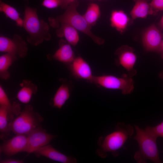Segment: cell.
Here are the masks:
<instances>
[{
	"mask_svg": "<svg viewBox=\"0 0 163 163\" xmlns=\"http://www.w3.org/2000/svg\"><path fill=\"white\" fill-rule=\"evenodd\" d=\"M134 132L133 127L129 124L118 123L113 132L99 138L97 142L98 148L96 150V154L102 158L106 157L108 152L111 153L114 157L118 156V151L123 147Z\"/></svg>",
	"mask_w": 163,
	"mask_h": 163,
	"instance_id": "cell-1",
	"label": "cell"
},
{
	"mask_svg": "<svg viewBox=\"0 0 163 163\" xmlns=\"http://www.w3.org/2000/svg\"><path fill=\"white\" fill-rule=\"evenodd\" d=\"M78 2L77 0L69 5L65 12L56 18L50 17L48 18L50 26L54 28H58L61 23L69 24L89 37L93 41L99 45L103 44L104 39L94 34L91 31V26L87 23L83 15L77 11Z\"/></svg>",
	"mask_w": 163,
	"mask_h": 163,
	"instance_id": "cell-2",
	"label": "cell"
},
{
	"mask_svg": "<svg viewBox=\"0 0 163 163\" xmlns=\"http://www.w3.org/2000/svg\"><path fill=\"white\" fill-rule=\"evenodd\" d=\"M37 11L36 8L25 5L23 27L28 35L27 41L35 46L44 40L49 41L51 38L49 32L50 25L43 19L39 18Z\"/></svg>",
	"mask_w": 163,
	"mask_h": 163,
	"instance_id": "cell-3",
	"label": "cell"
},
{
	"mask_svg": "<svg viewBox=\"0 0 163 163\" xmlns=\"http://www.w3.org/2000/svg\"><path fill=\"white\" fill-rule=\"evenodd\" d=\"M136 135L133 138L138 142L139 150L135 153L134 158L137 163H145L148 160L155 163H163L161 161L156 143L157 138L135 125Z\"/></svg>",
	"mask_w": 163,
	"mask_h": 163,
	"instance_id": "cell-4",
	"label": "cell"
},
{
	"mask_svg": "<svg viewBox=\"0 0 163 163\" xmlns=\"http://www.w3.org/2000/svg\"><path fill=\"white\" fill-rule=\"evenodd\" d=\"M43 118L34 111L33 107L27 105L24 110L14 119L11 124V131L16 134L27 136L36 128L40 125Z\"/></svg>",
	"mask_w": 163,
	"mask_h": 163,
	"instance_id": "cell-5",
	"label": "cell"
},
{
	"mask_svg": "<svg viewBox=\"0 0 163 163\" xmlns=\"http://www.w3.org/2000/svg\"><path fill=\"white\" fill-rule=\"evenodd\" d=\"M90 82L108 89L120 90L123 94H130L134 88L132 77L125 74L121 77L111 75L94 76Z\"/></svg>",
	"mask_w": 163,
	"mask_h": 163,
	"instance_id": "cell-6",
	"label": "cell"
},
{
	"mask_svg": "<svg viewBox=\"0 0 163 163\" xmlns=\"http://www.w3.org/2000/svg\"><path fill=\"white\" fill-rule=\"evenodd\" d=\"M28 47L24 39L15 34L12 38L0 36V51L14 55L18 58H24L27 54Z\"/></svg>",
	"mask_w": 163,
	"mask_h": 163,
	"instance_id": "cell-7",
	"label": "cell"
},
{
	"mask_svg": "<svg viewBox=\"0 0 163 163\" xmlns=\"http://www.w3.org/2000/svg\"><path fill=\"white\" fill-rule=\"evenodd\" d=\"M27 136V145L23 152L30 154L49 144L57 136L47 133L46 130L40 125L30 133Z\"/></svg>",
	"mask_w": 163,
	"mask_h": 163,
	"instance_id": "cell-8",
	"label": "cell"
},
{
	"mask_svg": "<svg viewBox=\"0 0 163 163\" xmlns=\"http://www.w3.org/2000/svg\"><path fill=\"white\" fill-rule=\"evenodd\" d=\"M163 35L160 30L154 24L146 28L142 36L144 47L147 51L160 53Z\"/></svg>",
	"mask_w": 163,
	"mask_h": 163,
	"instance_id": "cell-9",
	"label": "cell"
},
{
	"mask_svg": "<svg viewBox=\"0 0 163 163\" xmlns=\"http://www.w3.org/2000/svg\"><path fill=\"white\" fill-rule=\"evenodd\" d=\"M115 53L118 57L117 64L124 68L130 77L135 75L137 73L134 68L136 56L133 49L128 46H123L117 50Z\"/></svg>",
	"mask_w": 163,
	"mask_h": 163,
	"instance_id": "cell-10",
	"label": "cell"
},
{
	"mask_svg": "<svg viewBox=\"0 0 163 163\" xmlns=\"http://www.w3.org/2000/svg\"><path fill=\"white\" fill-rule=\"evenodd\" d=\"M27 142V136L23 134H16L12 138L5 140L0 146V153L8 156L23 152Z\"/></svg>",
	"mask_w": 163,
	"mask_h": 163,
	"instance_id": "cell-11",
	"label": "cell"
},
{
	"mask_svg": "<svg viewBox=\"0 0 163 163\" xmlns=\"http://www.w3.org/2000/svg\"><path fill=\"white\" fill-rule=\"evenodd\" d=\"M33 153L37 157L42 156L52 160L62 163H76L77 159L71 156H67L47 144L35 151Z\"/></svg>",
	"mask_w": 163,
	"mask_h": 163,
	"instance_id": "cell-12",
	"label": "cell"
},
{
	"mask_svg": "<svg viewBox=\"0 0 163 163\" xmlns=\"http://www.w3.org/2000/svg\"><path fill=\"white\" fill-rule=\"evenodd\" d=\"M69 65L70 69L72 75L75 77L87 80L90 82L94 76L89 64L82 57H75Z\"/></svg>",
	"mask_w": 163,
	"mask_h": 163,
	"instance_id": "cell-13",
	"label": "cell"
},
{
	"mask_svg": "<svg viewBox=\"0 0 163 163\" xmlns=\"http://www.w3.org/2000/svg\"><path fill=\"white\" fill-rule=\"evenodd\" d=\"M59 48L52 55L47 56L49 59H54L60 62L70 64L75 58L74 52L70 45L67 41L61 39L59 41Z\"/></svg>",
	"mask_w": 163,
	"mask_h": 163,
	"instance_id": "cell-14",
	"label": "cell"
},
{
	"mask_svg": "<svg viewBox=\"0 0 163 163\" xmlns=\"http://www.w3.org/2000/svg\"><path fill=\"white\" fill-rule=\"evenodd\" d=\"M56 31L57 36L60 37H64L70 44L75 46L79 40L77 30L72 26L66 24L61 23Z\"/></svg>",
	"mask_w": 163,
	"mask_h": 163,
	"instance_id": "cell-15",
	"label": "cell"
},
{
	"mask_svg": "<svg viewBox=\"0 0 163 163\" xmlns=\"http://www.w3.org/2000/svg\"><path fill=\"white\" fill-rule=\"evenodd\" d=\"M21 88L16 95V98L22 103L27 104L30 101L32 96L37 91V86L29 80H24L20 84Z\"/></svg>",
	"mask_w": 163,
	"mask_h": 163,
	"instance_id": "cell-16",
	"label": "cell"
},
{
	"mask_svg": "<svg viewBox=\"0 0 163 163\" xmlns=\"http://www.w3.org/2000/svg\"><path fill=\"white\" fill-rule=\"evenodd\" d=\"M71 88L70 85L68 82L62 81L53 98L52 106L60 109L69 98Z\"/></svg>",
	"mask_w": 163,
	"mask_h": 163,
	"instance_id": "cell-17",
	"label": "cell"
},
{
	"mask_svg": "<svg viewBox=\"0 0 163 163\" xmlns=\"http://www.w3.org/2000/svg\"><path fill=\"white\" fill-rule=\"evenodd\" d=\"M130 19L122 10H113L111 14L110 25L120 33H123L128 27Z\"/></svg>",
	"mask_w": 163,
	"mask_h": 163,
	"instance_id": "cell-18",
	"label": "cell"
},
{
	"mask_svg": "<svg viewBox=\"0 0 163 163\" xmlns=\"http://www.w3.org/2000/svg\"><path fill=\"white\" fill-rule=\"evenodd\" d=\"M0 106L7 109L10 121L14 119V116H18L21 112L20 105L14 102L11 104L2 85H0Z\"/></svg>",
	"mask_w": 163,
	"mask_h": 163,
	"instance_id": "cell-19",
	"label": "cell"
},
{
	"mask_svg": "<svg viewBox=\"0 0 163 163\" xmlns=\"http://www.w3.org/2000/svg\"><path fill=\"white\" fill-rule=\"evenodd\" d=\"M135 4L130 12L133 19L144 18L151 12L148 0H134Z\"/></svg>",
	"mask_w": 163,
	"mask_h": 163,
	"instance_id": "cell-20",
	"label": "cell"
},
{
	"mask_svg": "<svg viewBox=\"0 0 163 163\" xmlns=\"http://www.w3.org/2000/svg\"><path fill=\"white\" fill-rule=\"evenodd\" d=\"M7 109L0 106V138L5 140L11 131V124Z\"/></svg>",
	"mask_w": 163,
	"mask_h": 163,
	"instance_id": "cell-21",
	"label": "cell"
},
{
	"mask_svg": "<svg viewBox=\"0 0 163 163\" xmlns=\"http://www.w3.org/2000/svg\"><path fill=\"white\" fill-rule=\"evenodd\" d=\"M18 58L16 56L5 53L0 56V77L3 80L8 79L10 76L8 69L12 63Z\"/></svg>",
	"mask_w": 163,
	"mask_h": 163,
	"instance_id": "cell-22",
	"label": "cell"
},
{
	"mask_svg": "<svg viewBox=\"0 0 163 163\" xmlns=\"http://www.w3.org/2000/svg\"><path fill=\"white\" fill-rule=\"evenodd\" d=\"M0 11L3 13L7 18L14 21L16 25L23 27V19L20 17V13L14 7L3 2L0 1Z\"/></svg>",
	"mask_w": 163,
	"mask_h": 163,
	"instance_id": "cell-23",
	"label": "cell"
},
{
	"mask_svg": "<svg viewBox=\"0 0 163 163\" xmlns=\"http://www.w3.org/2000/svg\"><path fill=\"white\" fill-rule=\"evenodd\" d=\"M101 14L99 5L94 3L91 4L83 15L88 24L91 26L95 25Z\"/></svg>",
	"mask_w": 163,
	"mask_h": 163,
	"instance_id": "cell-24",
	"label": "cell"
},
{
	"mask_svg": "<svg viewBox=\"0 0 163 163\" xmlns=\"http://www.w3.org/2000/svg\"><path fill=\"white\" fill-rule=\"evenodd\" d=\"M145 130L151 135L157 138L158 137L163 138V121L154 126H147Z\"/></svg>",
	"mask_w": 163,
	"mask_h": 163,
	"instance_id": "cell-25",
	"label": "cell"
},
{
	"mask_svg": "<svg viewBox=\"0 0 163 163\" xmlns=\"http://www.w3.org/2000/svg\"><path fill=\"white\" fill-rule=\"evenodd\" d=\"M151 14H156L163 10V0H152L149 3Z\"/></svg>",
	"mask_w": 163,
	"mask_h": 163,
	"instance_id": "cell-26",
	"label": "cell"
},
{
	"mask_svg": "<svg viewBox=\"0 0 163 163\" xmlns=\"http://www.w3.org/2000/svg\"><path fill=\"white\" fill-rule=\"evenodd\" d=\"M61 0H43L42 5L48 9H53L60 6Z\"/></svg>",
	"mask_w": 163,
	"mask_h": 163,
	"instance_id": "cell-27",
	"label": "cell"
},
{
	"mask_svg": "<svg viewBox=\"0 0 163 163\" xmlns=\"http://www.w3.org/2000/svg\"><path fill=\"white\" fill-rule=\"evenodd\" d=\"M24 162L23 160L11 158H6L0 160V163H23Z\"/></svg>",
	"mask_w": 163,
	"mask_h": 163,
	"instance_id": "cell-28",
	"label": "cell"
},
{
	"mask_svg": "<svg viewBox=\"0 0 163 163\" xmlns=\"http://www.w3.org/2000/svg\"><path fill=\"white\" fill-rule=\"evenodd\" d=\"M75 0H61L60 6L64 9H66L68 6Z\"/></svg>",
	"mask_w": 163,
	"mask_h": 163,
	"instance_id": "cell-29",
	"label": "cell"
},
{
	"mask_svg": "<svg viewBox=\"0 0 163 163\" xmlns=\"http://www.w3.org/2000/svg\"><path fill=\"white\" fill-rule=\"evenodd\" d=\"M158 25L161 29H163V15L159 22Z\"/></svg>",
	"mask_w": 163,
	"mask_h": 163,
	"instance_id": "cell-30",
	"label": "cell"
},
{
	"mask_svg": "<svg viewBox=\"0 0 163 163\" xmlns=\"http://www.w3.org/2000/svg\"><path fill=\"white\" fill-rule=\"evenodd\" d=\"M160 53H161V58L163 59V39L161 46Z\"/></svg>",
	"mask_w": 163,
	"mask_h": 163,
	"instance_id": "cell-31",
	"label": "cell"
},
{
	"mask_svg": "<svg viewBox=\"0 0 163 163\" xmlns=\"http://www.w3.org/2000/svg\"><path fill=\"white\" fill-rule=\"evenodd\" d=\"M159 77L163 80V70L159 74Z\"/></svg>",
	"mask_w": 163,
	"mask_h": 163,
	"instance_id": "cell-32",
	"label": "cell"
},
{
	"mask_svg": "<svg viewBox=\"0 0 163 163\" xmlns=\"http://www.w3.org/2000/svg\"><path fill=\"white\" fill-rule=\"evenodd\" d=\"M25 2H28V0H24Z\"/></svg>",
	"mask_w": 163,
	"mask_h": 163,
	"instance_id": "cell-33",
	"label": "cell"
}]
</instances>
